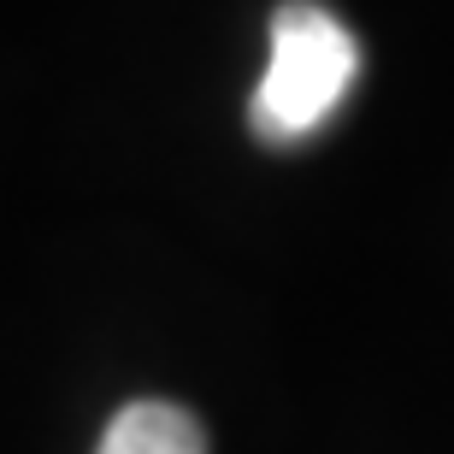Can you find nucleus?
Wrapping results in <instances>:
<instances>
[{
    "label": "nucleus",
    "instance_id": "nucleus-1",
    "mask_svg": "<svg viewBox=\"0 0 454 454\" xmlns=\"http://www.w3.org/2000/svg\"><path fill=\"white\" fill-rule=\"evenodd\" d=\"M360 77V42L348 35L331 6L319 0H284L271 12V59L248 101V124L260 142L289 148L331 124Z\"/></svg>",
    "mask_w": 454,
    "mask_h": 454
},
{
    "label": "nucleus",
    "instance_id": "nucleus-2",
    "mask_svg": "<svg viewBox=\"0 0 454 454\" xmlns=\"http://www.w3.org/2000/svg\"><path fill=\"white\" fill-rule=\"evenodd\" d=\"M95 454H207V437L195 413L171 402H130L106 425V437Z\"/></svg>",
    "mask_w": 454,
    "mask_h": 454
}]
</instances>
